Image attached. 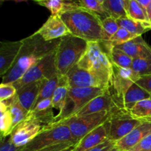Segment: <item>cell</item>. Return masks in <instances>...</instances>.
I'll return each mask as SVG.
<instances>
[{
    "instance_id": "obj_1",
    "label": "cell",
    "mask_w": 151,
    "mask_h": 151,
    "mask_svg": "<svg viewBox=\"0 0 151 151\" xmlns=\"http://www.w3.org/2000/svg\"><path fill=\"white\" fill-rule=\"evenodd\" d=\"M60 39L46 41L36 32L23 39L24 45L18 58L5 75L1 83H13L22 78L32 66L57 48Z\"/></svg>"
},
{
    "instance_id": "obj_2",
    "label": "cell",
    "mask_w": 151,
    "mask_h": 151,
    "mask_svg": "<svg viewBox=\"0 0 151 151\" xmlns=\"http://www.w3.org/2000/svg\"><path fill=\"white\" fill-rule=\"evenodd\" d=\"M60 17L72 35L86 41L102 42V19L81 7L78 1H66V9Z\"/></svg>"
},
{
    "instance_id": "obj_3",
    "label": "cell",
    "mask_w": 151,
    "mask_h": 151,
    "mask_svg": "<svg viewBox=\"0 0 151 151\" xmlns=\"http://www.w3.org/2000/svg\"><path fill=\"white\" fill-rule=\"evenodd\" d=\"M77 65L98 78L108 89L112 75L113 64L101 43L88 41L86 50Z\"/></svg>"
},
{
    "instance_id": "obj_4",
    "label": "cell",
    "mask_w": 151,
    "mask_h": 151,
    "mask_svg": "<svg viewBox=\"0 0 151 151\" xmlns=\"http://www.w3.org/2000/svg\"><path fill=\"white\" fill-rule=\"evenodd\" d=\"M88 41L73 35L60 38L56 49L55 64L59 76H64L76 66L86 50Z\"/></svg>"
},
{
    "instance_id": "obj_5",
    "label": "cell",
    "mask_w": 151,
    "mask_h": 151,
    "mask_svg": "<svg viewBox=\"0 0 151 151\" xmlns=\"http://www.w3.org/2000/svg\"><path fill=\"white\" fill-rule=\"evenodd\" d=\"M72 142L76 145L67 124L62 119L44 126L41 132L20 151H35L57 144Z\"/></svg>"
},
{
    "instance_id": "obj_6",
    "label": "cell",
    "mask_w": 151,
    "mask_h": 151,
    "mask_svg": "<svg viewBox=\"0 0 151 151\" xmlns=\"http://www.w3.org/2000/svg\"><path fill=\"white\" fill-rule=\"evenodd\" d=\"M139 78L140 77L131 68H122L113 64L110 83L106 91L111 96L119 109H124L123 101L125 94Z\"/></svg>"
},
{
    "instance_id": "obj_7",
    "label": "cell",
    "mask_w": 151,
    "mask_h": 151,
    "mask_svg": "<svg viewBox=\"0 0 151 151\" xmlns=\"http://www.w3.org/2000/svg\"><path fill=\"white\" fill-rule=\"evenodd\" d=\"M113 112L102 111L83 116L64 117L61 119L68 125L77 144L86 134L109 120Z\"/></svg>"
},
{
    "instance_id": "obj_8",
    "label": "cell",
    "mask_w": 151,
    "mask_h": 151,
    "mask_svg": "<svg viewBox=\"0 0 151 151\" xmlns=\"http://www.w3.org/2000/svg\"><path fill=\"white\" fill-rule=\"evenodd\" d=\"M56 49L48 53L38 63L28 69L27 72L19 81L13 83V85L16 89H19L25 84L41 80L50 79L57 75L55 64Z\"/></svg>"
},
{
    "instance_id": "obj_9",
    "label": "cell",
    "mask_w": 151,
    "mask_h": 151,
    "mask_svg": "<svg viewBox=\"0 0 151 151\" xmlns=\"http://www.w3.org/2000/svg\"><path fill=\"white\" fill-rule=\"evenodd\" d=\"M144 120L135 119L125 109H118L109 119V140L116 143L128 135Z\"/></svg>"
},
{
    "instance_id": "obj_10",
    "label": "cell",
    "mask_w": 151,
    "mask_h": 151,
    "mask_svg": "<svg viewBox=\"0 0 151 151\" xmlns=\"http://www.w3.org/2000/svg\"><path fill=\"white\" fill-rule=\"evenodd\" d=\"M44 127L28 113L27 117L15 127L9 137L16 147H22L30 142Z\"/></svg>"
},
{
    "instance_id": "obj_11",
    "label": "cell",
    "mask_w": 151,
    "mask_h": 151,
    "mask_svg": "<svg viewBox=\"0 0 151 151\" xmlns=\"http://www.w3.org/2000/svg\"><path fill=\"white\" fill-rule=\"evenodd\" d=\"M71 88H100L107 90L101 81L85 69L76 65L66 75Z\"/></svg>"
},
{
    "instance_id": "obj_12",
    "label": "cell",
    "mask_w": 151,
    "mask_h": 151,
    "mask_svg": "<svg viewBox=\"0 0 151 151\" xmlns=\"http://www.w3.org/2000/svg\"><path fill=\"white\" fill-rule=\"evenodd\" d=\"M107 140H109V120L83 137L74 146L72 151H88L103 144Z\"/></svg>"
},
{
    "instance_id": "obj_13",
    "label": "cell",
    "mask_w": 151,
    "mask_h": 151,
    "mask_svg": "<svg viewBox=\"0 0 151 151\" xmlns=\"http://www.w3.org/2000/svg\"><path fill=\"white\" fill-rule=\"evenodd\" d=\"M23 40L16 41H1L0 43V75L8 72L18 58L23 47Z\"/></svg>"
},
{
    "instance_id": "obj_14",
    "label": "cell",
    "mask_w": 151,
    "mask_h": 151,
    "mask_svg": "<svg viewBox=\"0 0 151 151\" xmlns=\"http://www.w3.org/2000/svg\"><path fill=\"white\" fill-rule=\"evenodd\" d=\"M36 32L46 41L60 39L66 35H72L60 16H51Z\"/></svg>"
},
{
    "instance_id": "obj_15",
    "label": "cell",
    "mask_w": 151,
    "mask_h": 151,
    "mask_svg": "<svg viewBox=\"0 0 151 151\" xmlns=\"http://www.w3.org/2000/svg\"><path fill=\"white\" fill-rule=\"evenodd\" d=\"M106 91L100 88H71L69 98V101L73 103V107L70 113L66 116L75 114L93 99L104 94Z\"/></svg>"
},
{
    "instance_id": "obj_16",
    "label": "cell",
    "mask_w": 151,
    "mask_h": 151,
    "mask_svg": "<svg viewBox=\"0 0 151 151\" xmlns=\"http://www.w3.org/2000/svg\"><path fill=\"white\" fill-rule=\"evenodd\" d=\"M118 109H120L118 108L109 93L106 91L104 94L93 99L91 101H90L82 109H80L75 114L72 116H65V117L83 116V115L99 113L102 111H114Z\"/></svg>"
},
{
    "instance_id": "obj_17",
    "label": "cell",
    "mask_w": 151,
    "mask_h": 151,
    "mask_svg": "<svg viewBox=\"0 0 151 151\" xmlns=\"http://www.w3.org/2000/svg\"><path fill=\"white\" fill-rule=\"evenodd\" d=\"M150 134L151 120H144L128 135L116 142L115 147L120 151H129Z\"/></svg>"
},
{
    "instance_id": "obj_18",
    "label": "cell",
    "mask_w": 151,
    "mask_h": 151,
    "mask_svg": "<svg viewBox=\"0 0 151 151\" xmlns=\"http://www.w3.org/2000/svg\"><path fill=\"white\" fill-rule=\"evenodd\" d=\"M71 86L66 75L60 76L58 85L52 97V105L53 109H58L59 114L56 116L57 120L63 119L66 114V109L69 102V94Z\"/></svg>"
},
{
    "instance_id": "obj_19",
    "label": "cell",
    "mask_w": 151,
    "mask_h": 151,
    "mask_svg": "<svg viewBox=\"0 0 151 151\" xmlns=\"http://www.w3.org/2000/svg\"><path fill=\"white\" fill-rule=\"evenodd\" d=\"M43 80L25 84L17 89L16 96L22 107L29 113L35 107Z\"/></svg>"
},
{
    "instance_id": "obj_20",
    "label": "cell",
    "mask_w": 151,
    "mask_h": 151,
    "mask_svg": "<svg viewBox=\"0 0 151 151\" xmlns=\"http://www.w3.org/2000/svg\"><path fill=\"white\" fill-rule=\"evenodd\" d=\"M29 113L43 126L52 125L58 121L53 113L52 98L45 99L38 103Z\"/></svg>"
},
{
    "instance_id": "obj_21",
    "label": "cell",
    "mask_w": 151,
    "mask_h": 151,
    "mask_svg": "<svg viewBox=\"0 0 151 151\" xmlns=\"http://www.w3.org/2000/svg\"><path fill=\"white\" fill-rule=\"evenodd\" d=\"M115 47L123 51L133 59L151 55V47L145 41L142 35L128 42L120 45H116Z\"/></svg>"
},
{
    "instance_id": "obj_22",
    "label": "cell",
    "mask_w": 151,
    "mask_h": 151,
    "mask_svg": "<svg viewBox=\"0 0 151 151\" xmlns=\"http://www.w3.org/2000/svg\"><path fill=\"white\" fill-rule=\"evenodd\" d=\"M112 64L122 68H131L134 59L110 42H100Z\"/></svg>"
},
{
    "instance_id": "obj_23",
    "label": "cell",
    "mask_w": 151,
    "mask_h": 151,
    "mask_svg": "<svg viewBox=\"0 0 151 151\" xmlns=\"http://www.w3.org/2000/svg\"><path fill=\"white\" fill-rule=\"evenodd\" d=\"M150 98H151V94L135 83L130 87L125 94L123 101V108L125 110L130 111L137 103Z\"/></svg>"
},
{
    "instance_id": "obj_24",
    "label": "cell",
    "mask_w": 151,
    "mask_h": 151,
    "mask_svg": "<svg viewBox=\"0 0 151 151\" xmlns=\"http://www.w3.org/2000/svg\"><path fill=\"white\" fill-rule=\"evenodd\" d=\"M105 11L110 17L120 19L128 17L125 0H103Z\"/></svg>"
},
{
    "instance_id": "obj_25",
    "label": "cell",
    "mask_w": 151,
    "mask_h": 151,
    "mask_svg": "<svg viewBox=\"0 0 151 151\" xmlns=\"http://www.w3.org/2000/svg\"><path fill=\"white\" fill-rule=\"evenodd\" d=\"M2 102H4L7 106L12 119H13V129H14V128L18 124L22 122L27 117L28 112L20 104L16 94L12 98Z\"/></svg>"
},
{
    "instance_id": "obj_26",
    "label": "cell",
    "mask_w": 151,
    "mask_h": 151,
    "mask_svg": "<svg viewBox=\"0 0 151 151\" xmlns=\"http://www.w3.org/2000/svg\"><path fill=\"white\" fill-rule=\"evenodd\" d=\"M0 111H1V139L9 137L13 130V119L10 115L7 106L4 102H0Z\"/></svg>"
},
{
    "instance_id": "obj_27",
    "label": "cell",
    "mask_w": 151,
    "mask_h": 151,
    "mask_svg": "<svg viewBox=\"0 0 151 151\" xmlns=\"http://www.w3.org/2000/svg\"><path fill=\"white\" fill-rule=\"evenodd\" d=\"M59 79H60V76L57 74L50 79L43 80L42 85H41V90H40L35 105L45 99L52 98L55 91L57 88L58 85Z\"/></svg>"
},
{
    "instance_id": "obj_28",
    "label": "cell",
    "mask_w": 151,
    "mask_h": 151,
    "mask_svg": "<svg viewBox=\"0 0 151 151\" xmlns=\"http://www.w3.org/2000/svg\"><path fill=\"white\" fill-rule=\"evenodd\" d=\"M130 114L140 120H151V98L137 103L130 111Z\"/></svg>"
},
{
    "instance_id": "obj_29",
    "label": "cell",
    "mask_w": 151,
    "mask_h": 151,
    "mask_svg": "<svg viewBox=\"0 0 151 151\" xmlns=\"http://www.w3.org/2000/svg\"><path fill=\"white\" fill-rule=\"evenodd\" d=\"M116 21H117L119 27L127 29L128 32L137 36H141L143 33L149 30L144 26L143 22L135 21L129 17L117 19Z\"/></svg>"
},
{
    "instance_id": "obj_30",
    "label": "cell",
    "mask_w": 151,
    "mask_h": 151,
    "mask_svg": "<svg viewBox=\"0 0 151 151\" xmlns=\"http://www.w3.org/2000/svg\"><path fill=\"white\" fill-rule=\"evenodd\" d=\"M125 4L128 17L138 22H150L147 13L138 4L137 0H125Z\"/></svg>"
},
{
    "instance_id": "obj_31",
    "label": "cell",
    "mask_w": 151,
    "mask_h": 151,
    "mask_svg": "<svg viewBox=\"0 0 151 151\" xmlns=\"http://www.w3.org/2000/svg\"><path fill=\"white\" fill-rule=\"evenodd\" d=\"M119 28L116 19L110 16L102 19V42H109Z\"/></svg>"
},
{
    "instance_id": "obj_32",
    "label": "cell",
    "mask_w": 151,
    "mask_h": 151,
    "mask_svg": "<svg viewBox=\"0 0 151 151\" xmlns=\"http://www.w3.org/2000/svg\"><path fill=\"white\" fill-rule=\"evenodd\" d=\"M131 69L141 78L151 74V55L133 60Z\"/></svg>"
},
{
    "instance_id": "obj_33",
    "label": "cell",
    "mask_w": 151,
    "mask_h": 151,
    "mask_svg": "<svg viewBox=\"0 0 151 151\" xmlns=\"http://www.w3.org/2000/svg\"><path fill=\"white\" fill-rule=\"evenodd\" d=\"M78 3L81 7L95 13L102 19L109 17L103 7V0H80Z\"/></svg>"
},
{
    "instance_id": "obj_34",
    "label": "cell",
    "mask_w": 151,
    "mask_h": 151,
    "mask_svg": "<svg viewBox=\"0 0 151 151\" xmlns=\"http://www.w3.org/2000/svg\"><path fill=\"white\" fill-rule=\"evenodd\" d=\"M35 2L48 9L52 16H60L66 7V1L62 0H40Z\"/></svg>"
},
{
    "instance_id": "obj_35",
    "label": "cell",
    "mask_w": 151,
    "mask_h": 151,
    "mask_svg": "<svg viewBox=\"0 0 151 151\" xmlns=\"http://www.w3.org/2000/svg\"><path fill=\"white\" fill-rule=\"evenodd\" d=\"M137 37L138 36L131 33L127 29H124L122 27H119L117 32L111 37V38L109 42H110L111 44L114 46L120 45V44H123L125 43H127L128 41H131V40L134 39Z\"/></svg>"
},
{
    "instance_id": "obj_36",
    "label": "cell",
    "mask_w": 151,
    "mask_h": 151,
    "mask_svg": "<svg viewBox=\"0 0 151 151\" xmlns=\"http://www.w3.org/2000/svg\"><path fill=\"white\" fill-rule=\"evenodd\" d=\"M17 89L13 83H1L0 86V102L9 100L14 97Z\"/></svg>"
},
{
    "instance_id": "obj_37",
    "label": "cell",
    "mask_w": 151,
    "mask_h": 151,
    "mask_svg": "<svg viewBox=\"0 0 151 151\" xmlns=\"http://www.w3.org/2000/svg\"><path fill=\"white\" fill-rule=\"evenodd\" d=\"M129 151H151V134Z\"/></svg>"
},
{
    "instance_id": "obj_38",
    "label": "cell",
    "mask_w": 151,
    "mask_h": 151,
    "mask_svg": "<svg viewBox=\"0 0 151 151\" xmlns=\"http://www.w3.org/2000/svg\"><path fill=\"white\" fill-rule=\"evenodd\" d=\"M21 147H18L10 140V137L1 139L0 151H20Z\"/></svg>"
},
{
    "instance_id": "obj_39",
    "label": "cell",
    "mask_w": 151,
    "mask_h": 151,
    "mask_svg": "<svg viewBox=\"0 0 151 151\" xmlns=\"http://www.w3.org/2000/svg\"><path fill=\"white\" fill-rule=\"evenodd\" d=\"M75 145L72 142H65L60 143V144L50 146V147H44V148L40 149V150L35 151H63L66 149L69 148L71 147H73Z\"/></svg>"
},
{
    "instance_id": "obj_40",
    "label": "cell",
    "mask_w": 151,
    "mask_h": 151,
    "mask_svg": "<svg viewBox=\"0 0 151 151\" xmlns=\"http://www.w3.org/2000/svg\"><path fill=\"white\" fill-rule=\"evenodd\" d=\"M137 83L151 94V74L141 77L137 82Z\"/></svg>"
},
{
    "instance_id": "obj_41",
    "label": "cell",
    "mask_w": 151,
    "mask_h": 151,
    "mask_svg": "<svg viewBox=\"0 0 151 151\" xmlns=\"http://www.w3.org/2000/svg\"><path fill=\"white\" fill-rule=\"evenodd\" d=\"M115 147V143L111 140H107L94 148L91 149L88 151H110Z\"/></svg>"
},
{
    "instance_id": "obj_42",
    "label": "cell",
    "mask_w": 151,
    "mask_h": 151,
    "mask_svg": "<svg viewBox=\"0 0 151 151\" xmlns=\"http://www.w3.org/2000/svg\"><path fill=\"white\" fill-rule=\"evenodd\" d=\"M138 4L142 7L143 10L147 13V7H148L149 4H150L151 0H137Z\"/></svg>"
},
{
    "instance_id": "obj_43",
    "label": "cell",
    "mask_w": 151,
    "mask_h": 151,
    "mask_svg": "<svg viewBox=\"0 0 151 151\" xmlns=\"http://www.w3.org/2000/svg\"><path fill=\"white\" fill-rule=\"evenodd\" d=\"M147 16H148L149 20H150V19H151V1H150V4H149L148 7H147Z\"/></svg>"
},
{
    "instance_id": "obj_44",
    "label": "cell",
    "mask_w": 151,
    "mask_h": 151,
    "mask_svg": "<svg viewBox=\"0 0 151 151\" xmlns=\"http://www.w3.org/2000/svg\"><path fill=\"white\" fill-rule=\"evenodd\" d=\"M73 147H74V146H73ZM73 147H69V148L66 149V150H63V151H72V149H73Z\"/></svg>"
},
{
    "instance_id": "obj_45",
    "label": "cell",
    "mask_w": 151,
    "mask_h": 151,
    "mask_svg": "<svg viewBox=\"0 0 151 151\" xmlns=\"http://www.w3.org/2000/svg\"><path fill=\"white\" fill-rule=\"evenodd\" d=\"M110 151H120L119 150H118L117 148H116V147H114V148H113L112 150H111Z\"/></svg>"
},
{
    "instance_id": "obj_46",
    "label": "cell",
    "mask_w": 151,
    "mask_h": 151,
    "mask_svg": "<svg viewBox=\"0 0 151 151\" xmlns=\"http://www.w3.org/2000/svg\"><path fill=\"white\" fill-rule=\"evenodd\" d=\"M150 23H151V19H150Z\"/></svg>"
}]
</instances>
